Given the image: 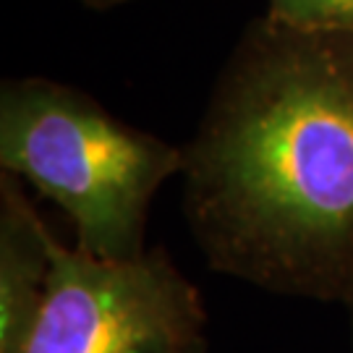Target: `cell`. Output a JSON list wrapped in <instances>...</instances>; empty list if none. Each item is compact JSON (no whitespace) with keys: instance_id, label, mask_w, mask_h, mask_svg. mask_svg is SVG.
<instances>
[{"instance_id":"8","label":"cell","mask_w":353,"mask_h":353,"mask_svg":"<svg viewBox=\"0 0 353 353\" xmlns=\"http://www.w3.org/2000/svg\"><path fill=\"white\" fill-rule=\"evenodd\" d=\"M183 353H207V345H199V348H191V351H183Z\"/></svg>"},{"instance_id":"6","label":"cell","mask_w":353,"mask_h":353,"mask_svg":"<svg viewBox=\"0 0 353 353\" xmlns=\"http://www.w3.org/2000/svg\"><path fill=\"white\" fill-rule=\"evenodd\" d=\"M89 8H113V6H121V3H128V0H79Z\"/></svg>"},{"instance_id":"4","label":"cell","mask_w":353,"mask_h":353,"mask_svg":"<svg viewBox=\"0 0 353 353\" xmlns=\"http://www.w3.org/2000/svg\"><path fill=\"white\" fill-rule=\"evenodd\" d=\"M52 230L16 176H0V353H16L37 316L52 270Z\"/></svg>"},{"instance_id":"3","label":"cell","mask_w":353,"mask_h":353,"mask_svg":"<svg viewBox=\"0 0 353 353\" xmlns=\"http://www.w3.org/2000/svg\"><path fill=\"white\" fill-rule=\"evenodd\" d=\"M202 293L163 249L102 259L52 246L48 290L16 353H183L207 345Z\"/></svg>"},{"instance_id":"2","label":"cell","mask_w":353,"mask_h":353,"mask_svg":"<svg viewBox=\"0 0 353 353\" xmlns=\"http://www.w3.org/2000/svg\"><path fill=\"white\" fill-rule=\"evenodd\" d=\"M0 168L68 217L79 252L134 259L147 252L152 199L183 170V147L118 121L81 89L26 76L0 89Z\"/></svg>"},{"instance_id":"5","label":"cell","mask_w":353,"mask_h":353,"mask_svg":"<svg viewBox=\"0 0 353 353\" xmlns=\"http://www.w3.org/2000/svg\"><path fill=\"white\" fill-rule=\"evenodd\" d=\"M265 16L293 29L353 34V0H270Z\"/></svg>"},{"instance_id":"7","label":"cell","mask_w":353,"mask_h":353,"mask_svg":"<svg viewBox=\"0 0 353 353\" xmlns=\"http://www.w3.org/2000/svg\"><path fill=\"white\" fill-rule=\"evenodd\" d=\"M345 309H348V314H351V338H353V301L348 303V306H345Z\"/></svg>"},{"instance_id":"1","label":"cell","mask_w":353,"mask_h":353,"mask_svg":"<svg viewBox=\"0 0 353 353\" xmlns=\"http://www.w3.org/2000/svg\"><path fill=\"white\" fill-rule=\"evenodd\" d=\"M183 214L214 272L353 301V34L254 19L183 147Z\"/></svg>"}]
</instances>
